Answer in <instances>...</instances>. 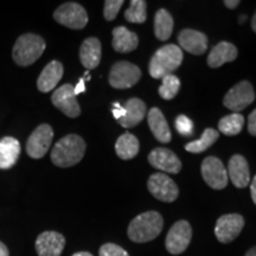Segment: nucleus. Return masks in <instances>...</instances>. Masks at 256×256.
<instances>
[{"label": "nucleus", "mask_w": 256, "mask_h": 256, "mask_svg": "<svg viewBox=\"0 0 256 256\" xmlns=\"http://www.w3.org/2000/svg\"><path fill=\"white\" fill-rule=\"evenodd\" d=\"M246 18H247V17H246V16H243V17L240 18V23H243V22L246 20Z\"/></svg>", "instance_id": "obj_43"}, {"label": "nucleus", "mask_w": 256, "mask_h": 256, "mask_svg": "<svg viewBox=\"0 0 256 256\" xmlns=\"http://www.w3.org/2000/svg\"><path fill=\"white\" fill-rule=\"evenodd\" d=\"M162 86L159 88V95L164 100H172L180 89V81L174 74H170L162 78Z\"/></svg>", "instance_id": "obj_30"}, {"label": "nucleus", "mask_w": 256, "mask_h": 256, "mask_svg": "<svg viewBox=\"0 0 256 256\" xmlns=\"http://www.w3.org/2000/svg\"><path fill=\"white\" fill-rule=\"evenodd\" d=\"M72 256H92V255L88 252H75Z\"/></svg>", "instance_id": "obj_40"}, {"label": "nucleus", "mask_w": 256, "mask_h": 256, "mask_svg": "<svg viewBox=\"0 0 256 256\" xmlns=\"http://www.w3.org/2000/svg\"><path fill=\"white\" fill-rule=\"evenodd\" d=\"M66 238L56 232H44L36 240V252L38 256H60Z\"/></svg>", "instance_id": "obj_15"}, {"label": "nucleus", "mask_w": 256, "mask_h": 256, "mask_svg": "<svg viewBox=\"0 0 256 256\" xmlns=\"http://www.w3.org/2000/svg\"><path fill=\"white\" fill-rule=\"evenodd\" d=\"M57 23L72 30H81L88 24V14L86 8L78 2H64L54 12Z\"/></svg>", "instance_id": "obj_6"}, {"label": "nucleus", "mask_w": 256, "mask_h": 256, "mask_svg": "<svg viewBox=\"0 0 256 256\" xmlns=\"http://www.w3.org/2000/svg\"><path fill=\"white\" fill-rule=\"evenodd\" d=\"M248 132L252 136H256V110L249 114L248 118Z\"/></svg>", "instance_id": "obj_34"}, {"label": "nucleus", "mask_w": 256, "mask_h": 256, "mask_svg": "<svg viewBox=\"0 0 256 256\" xmlns=\"http://www.w3.org/2000/svg\"><path fill=\"white\" fill-rule=\"evenodd\" d=\"M174 31V18L165 8H160L154 16V34L159 40H168Z\"/></svg>", "instance_id": "obj_26"}, {"label": "nucleus", "mask_w": 256, "mask_h": 256, "mask_svg": "<svg viewBox=\"0 0 256 256\" xmlns=\"http://www.w3.org/2000/svg\"><path fill=\"white\" fill-rule=\"evenodd\" d=\"M112 46L116 52H132L139 46V38L136 32L128 30L126 26H118L113 30Z\"/></svg>", "instance_id": "obj_22"}, {"label": "nucleus", "mask_w": 256, "mask_h": 256, "mask_svg": "<svg viewBox=\"0 0 256 256\" xmlns=\"http://www.w3.org/2000/svg\"><path fill=\"white\" fill-rule=\"evenodd\" d=\"M20 154V144L16 138L5 136L0 140V170L14 166Z\"/></svg>", "instance_id": "obj_24"}, {"label": "nucleus", "mask_w": 256, "mask_h": 256, "mask_svg": "<svg viewBox=\"0 0 256 256\" xmlns=\"http://www.w3.org/2000/svg\"><path fill=\"white\" fill-rule=\"evenodd\" d=\"M88 76H89V72H86V75L83 76V78L78 81V86H76V87H74V92H75V95H76V96L80 95V94H81V92H86L84 80H86V78H88Z\"/></svg>", "instance_id": "obj_36"}, {"label": "nucleus", "mask_w": 256, "mask_h": 256, "mask_svg": "<svg viewBox=\"0 0 256 256\" xmlns=\"http://www.w3.org/2000/svg\"><path fill=\"white\" fill-rule=\"evenodd\" d=\"M246 256H256V247L249 249V250L247 252V254H246Z\"/></svg>", "instance_id": "obj_42"}, {"label": "nucleus", "mask_w": 256, "mask_h": 256, "mask_svg": "<svg viewBox=\"0 0 256 256\" xmlns=\"http://www.w3.org/2000/svg\"><path fill=\"white\" fill-rule=\"evenodd\" d=\"M200 172L204 182L214 190H223L228 185V171L223 162L216 156H208L204 159L200 166Z\"/></svg>", "instance_id": "obj_8"}, {"label": "nucleus", "mask_w": 256, "mask_h": 256, "mask_svg": "<svg viewBox=\"0 0 256 256\" xmlns=\"http://www.w3.org/2000/svg\"><path fill=\"white\" fill-rule=\"evenodd\" d=\"M112 113H113L115 119L119 121L120 119H122V118L124 116V114H126V110H124V108L119 104V102H114Z\"/></svg>", "instance_id": "obj_35"}, {"label": "nucleus", "mask_w": 256, "mask_h": 256, "mask_svg": "<svg viewBox=\"0 0 256 256\" xmlns=\"http://www.w3.org/2000/svg\"><path fill=\"white\" fill-rule=\"evenodd\" d=\"M0 256H10L8 249L2 242H0Z\"/></svg>", "instance_id": "obj_39"}, {"label": "nucleus", "mask_w": 256, "mask_h": 256, "mask_svg": "<svg viewBox=\"0 0 256 256\" xmlns=\"http://www.w3.org/2000/svg\"><path fill=\"white\" fill-rule=\"evenodd\" d=\"M179 48L190 52L192 55H203L208 50V37L203 32L192 30V28H184L178 34Z\"/></svg>", "instance_id": "obj_16"}, {"label": "nucleus", "mask_w": 256, "mask_h": 256, "mask_svg": "<svg viewBox=\"0 0 256 256\" xmlns=\"http://www.w3.org/2000/svg\"><path fill=\"white\" fill-rule=\"evenodd\" d=\"M126 114L122 119L119 120V124L124 128H132L136 126L145 119L146 115V104L145 102L138 98H130L124 106Z\"/></svg>", "instance_id": "obj_23"}, {"label": "nucleus", "mask_w": 256, "mask_h": 256, "mask_svg": "<svg viewBox=\"0 0 256 256\" xmlns=\"http://www.w3.org/2000/svg\"><path fill=\"white\" fill-rule=\"evenodd\" d=\"M176 130L184 136H191L194 134V122L186 115H178L176 119Z\"/></svg>", "instance_id": "obj_32"}, {"label": "nucleus", "mask_w": 256, "mask_h": 256, "mask_svg": "<svg viewBox=\"0 0 256 256\" xmlns=\"http://www.w3.org/2000/svg\"><path fill=\"white\" fill-rule=\"evenodd\" d=\"M148 162L154 168L168 174H179L182 170V162L171 150L158 147L148 154Z\"/></svg>", "instance_id": "obj_14"}, {"label": "nucleus", "mask_w": 256, "mask_h": 256, "mask_svg": "<svg viewBox=\"0 0 256 256\" xmlns=\"http://www.w3.org/2000/svg\"><path fill=\"white\" fill-rule=\"evenodd\" d=\"M124 5V0H107L104 2V17L106 20L112 22L116 18L121 6Z\"/></svg>", "instance_id": "obj_31"}, {"label": "nucleus", "mask_w": 256, "mask_h": 256, "mask_svg": "<svg viewBox=\"0 0 256 256\" xmlns=\"http://www.w3.org/2000/svg\"><path fill=\"white\" fill-rule=\"evenodd\" d=\"M243 124H244V116L240 113H232L226 115L220 120L218 128L224 136H234L241 133Z\"/></svg>", "instance_id": "obj_28"}, {"label": "nucleus", "mask_w": 256, "mask_h": 256, "mask_svg": "<svg viewBox=\"0 0 256 256\" xmlns=\"http://www.w3.org/2000/svg\"><path fill=\"white\" fill-rule=\"evenodd\" d=\"M100 256H130L128 252L121 248L120 246L114 244V243H106L100 248L98 252Z\"/></svg>", "instance_id": "obj_33"}, {"label": "nucleus", "mask_w": 256, "mask_h": 256, "mask_svg": "<svg viewBox=\"0 0 256 256\" xmlns=\"http://www.w3.org/2000/svg\"><path fill=\"white\" fill-rule=\"evenodd\" d=\"M244 226V218L238 214L220 216L216 222L215 235L220 243H229L241 234Z\"/></svg>", "instance_id": "obj_13"}, {"label": "nucleus", "mask_w": 256, "mask_h": 256, "mask_svg": "<svg viewBox=\"0 0 256 256\" xmlns=\"http://www.w3.org/2000/svg\"><path fill=\"white\" fill-rule=\"evenodd\" d=\"M255 100V92L252 83L241 81L228 90L223 98V104L230 110L238 113L250 106Z\"/></svg>", "instance_id": "obj_7"}, {"label": "nucleus", "mask_w": 256, "mask_h": 256, "mask_svg": "<svg viewBox=\"0 0 256 256\" xmlns=\"http://www.w3.org/2000/svg\"><path fill=\"white\" fill-rule=\"evenodd\" d=\"M139 140L132 133H124L115 142V152L122 160H130L139 153Z\"/></svg>", "instance_id": "obj_25"}, {"label": "nucleus", "mask_w": 256, "mask_h": 256, "mask_svg": "<svg viewBox=\"0 0 256 256\" xmlns=\"http://www.w3.org/2000/svg\"><path fill=\"white\" fill-rule=\"evenodd\" d=\"M223 4L226 5L228 8L234 10V8H236L240 5V2H238V0H224Z\"/></svg>", "instance_id": "obj_37"}, {"label": "nucleus", "mask_w": 256, "mask_h": 256, "mask_svg": "<svg viewBox=\"0 0 256 256\" xmlns=\"http://www.w3.org/2000/svg\"><path fill=\"white\" fill-rule=\"evenodd\" d=\"M46 40L34 34H25L16 40L12 57L19 66H28L43 55L46 50Z\"/></svg>", "instance_id": "obj_4"}, {"label": "nucleus", "mask_w": 256, "mask_h": 256, "mask_svg": "<svg viewBox=\"0 0 256 256\" xmlns=\"http://www.w3.org/2000/svg\"><path fill=\"white\" fill-rule=\"evenodd\" d=\"M147 122H148L150 130H151L152 134L159 142L168 144L171 142V130H170V126L165 119L164 114L162 113V110L159 108L153 107L148 112Z\"/></svg>", "instance_id": "obj_20"}, {"label": "nucleus", "mask_w": 256, "mask_h": 256, "mask_svg": "<svg viewBox=\"0 0 256 256\" xmlns=\"http://www.w3.org/2000/svg\"><path fill=\"white\" fill-rule=\"evenodd\" d=\"M238 51L234 44L229 42H220L211 50L208 56V66L210 68H220L223 64L230 63L238 58Z\"/></svg>", "instance_id": "obj_21"}, {"label": "nucleus", "mask_w": 256, "mask_h": 256, "mask_svg": "<svg viewBox=\"0 0 256 256\" xmlns=\"http://www.w3.org/2000/svg\"><path fill=\"white\" fill-rule=\"evenodd\" d=\"M51 101L57 110H60L63 114L69 118H78L81 114V107H80L76 95L74 92V86L66 83L60 86L54 92L51 96Z\"/></svg>", "instance_id": "obj_12"}, {"label": "nucleus", "mask_w": 256, "mask_h": 256, "mask_svg": "<svg viewBox=\"0 0 256 256\" xmlns=\"http://www.w3.org/2000/svg\"><path fill=\"white\" fill-rule=\"evenodd\" d=\"M63 64L58 60H51L49 64H46L37 80L38 90L42 92L54 90L58 84L60 78H63Z\"/></svg>", "instance_id": "obj_18"}, {"label": "nucleus", "mask_w": 256, "mask_h": 256, "mask_svg": "<svg viewBox=\"0 0 256 256\" xmlns=\"http://www.w3.org/2000/svg\"><path fill=\"white\" fill-rule=\"evenodd\" d=\"M183 51L178 46L168 44L154 52L150 60V75L156 80H162L164 76L174 74L183 62Z\"/></svg>", "instance_id": "obj_3"}, {"label": "nucleus", "mask_w": 256, "mask_h": 256, "mask_svg": "<svg viewBox=\"0 0 256 256\" xmlns=\"http://www.w3.org/2000/svg\"><path fill=\"white\" fill-rule=\"evenodd\" d=\"M86 153V142L80 136L69 134L56 142L51 151V160L58 168H72L78 164Z\"/></svg>", "instance_id": "obj_1"}, {"label": "nucleus", "mask_w": 256, "mask_h": 256, "mask_svg": "<svg viewBox=\"0 0 256 256\" xmlns=\"http://www.w3.org/2000/svg\"><path fill=\"white\" fill-rule=\"evenodd\" d=\"M192 238V229L188 220H178L166 236L165 246L170 254L179 255L186 250Z\"/></svg>", "instance_id": "obj_9"}, {"label": "nucleus", "mask_w": 256, "mask_h": 256, "mask_svg": "<svg viewBox=\"0 0 256 256\" xmlns=\"http://www.w3.org/2000/svg\"><path fill=\"white\" fill-rule=\"evenodd\" d=\"M102 46L101 42L96 37H89L80 48V60L87 70L98 68L101 62Z\"/></svg>", "instance_id": "obj_19"}, {"label": "nucleus", "mask_w": 256, "mask_h": 256, "mask_svg": "<svg viewBox=\"0 0 256 256\" xmlns=\"http://www.w3.org/2000/svg\"><path fill=\"white\" fill-rule=\"evenodd\" d=\"M147 2L144 0H132L128 10L124 12V19L130 23L142 24L147 18Z\"/></svg>", "instance_id": "obj_29"}, {"label": "nucleus", "mask_w": 256, "mask_h": 256, "mask_svg": "<svg viewBox=\"0 0 256 256\" xmlns=\"http://www.w3.org/2000/svg\"><path fill=\"white\" fill-rule=\"evenodd\" d=\"M142 78V70L136 64L120 60L114 63L110 72V84L115 89H128Z\"/></svg>", "instance_id": "obj_5"}, {"label": "nucleus", "mask_w": 256, "mask_h": 256, "mask_svg": "<svg viewBox=\"0 0 256 256\" xmlns=\"http://www.w3.org/2000/svg\"><path fill=\"white\" fill-rule=\"evenodd\" d=\"M252 31L256 34V12H255L254 17H252Z\"/></svg>", "instance_id": "obj_41"}, {"label": "nucleus", "mask_w": 256, "mask_h": 256, "mask_svg": "<svg viewBox=\"0 0 256 256\" xmlns=\"http://www.w3.org/2000/svg\"><path fill=\"white\" fill-rule=\"evenodd\" d=\"M54 130L50 124H40L31 136H28L26 142V153L34 159H42L49 151L52 142Z\"/></svg>", "instance_id": "obj_10"}, {"label": "nucleus", "mask_w": 256, "mask_h": 256, "mask_svg": "<svg viewBox=\"0 0 256 256\" xmlns=\"http://www.w3.org/2000/svg\"><path fill=\"white\" fill-rule=\"evenodd\" d=\"M147 188H148V191L151 192L153 197L162 202H165V203H172L179 196V188L177 184L168 176L162 174V172L152 174L148 178Z\"/></svg>", "instance_id": "obj_11"}, {"label": "nucleus", "mask_w": 256, "mask_h": 256, "mask_svg": "<svg viewBox=\"0 0 256 256\" xmlns=\"http://www.w3.org/2000/svg\"><path fill=\"white\" fill-rule=\"evenodd\" d=\"M250 194H252V202H254L255 206H256V176H255L254 178H252V184H250Z\"/></svg>", "instance_id": "obj_38"}, {"label": "nucleus", "mask_w": 256, "mask_h": 256, "mask_svg": "<svg viewBox=\"0 0 256 256\" xmlns=\"http://www.w3.org/2000/svg\"><path fill=\"white\" fill-rule=\"evenodd\" d=\"M164 226V220L156 211H147L138 215L128 226V238L136 243L150 242L158 238Z\"/></svg>", "instance_id": "obj_2"}, {"label": "nucleus", "mask_w": 256, "mask_h": 256, "mask_svg": "<svg viewBox=\"0 0 256 256\" xmlns=\"http://www.w3.org/2000/svg\"><path fill=\"white\" fill-rule=\"evenodd\" d=\"M218 136V130H214V128H206L203 134H202L200 139L186 144L185 145V150L190 153H202L206 151L210 146H212L217 142Z\"/></svg>", "instance_id": "obj_27"}, {"label": "nucleus", "mask_w": 256, "mask_h": 256, "mask_svg": "<svg viewBox=\"0 0 256 256\" xmlns=\"http://www.w3.org/2000/svg\"><path fill=\"white\" fill-rule=\"evenodd\" d=\"M228 177L232 183L238 188H247L250 183V170L247 159L244 156L235 154L229 160L228 164Z\"/></svg>", "instance_id": "obj_17"}]
</instances>
